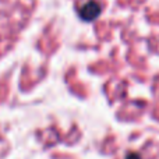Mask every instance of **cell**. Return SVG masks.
<instances>
[{
  "label": "cell",
  "mask_w": 159,
  "mask_h": 159,
  "mask_svg": "<svg viewBox=\"0 0 159 159\" xmlns=\"http://www.w3.org/2000/svg\"><path fill=\"white\" fill-rule=\"evenodd\" d=\"M99 13H101V6L95 2H91V3H88V4H85L84 7L81 8V11H80L81 17H84L85 20L95 18Z\"/></svg>",
  "instance_id": "1"
},
{
  "label": "cell",
  "mask_w": 159,
  "mask_h": 159,
  "mask_svg": "<svg viewBox=\"0 0 159 159\" xmlns=\"http://www.w3.org/2000/svg\"><path fill=\"white\" fill-rule=\"evenodd\" d=\"M127 159H140V157H138V155H134V154H131V155H130V157L127 158Z\"/></svg>",
  "instance_id": "2"
}]
</instances>
